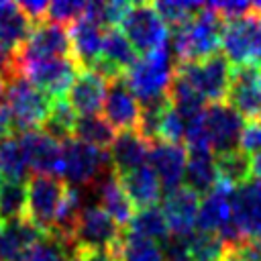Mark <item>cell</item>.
I'll use <instances>...</instances> for the list:
<instances>
[{
	"mask_svg": "<svg viewBox=\"0 0 261 261\" xmlns=\"http://www.w3.org/2000/svg\"><path fill=\"white\" fill-rule=\"evenodd\" d=\"M124 230L145 237V239H151V241H161V243H165L171 234L169 224L163 216V210L157 204L147 206V208H137L135 216L130 218V222L126 224Z\"/></svg>",
	"mask_w": 261,
	"mask_h": 261,
	"instance_id": "f1b7e54d",
	"label": "cell"
},
{
	"mask_svg": "<svg viewBox=\"0 0 261 261\" xmlns=\"http://www.w3.org/2000/svg\"><path fill=\"white\" fill-rule=\"evenodd\" d=\"M241 149L251 157L261 155V122L259 120H249L245 124V130L241 137Z\"/></svg>",
	"mask_w": 261,
	"mask_h": 261,
	"instance_id": "b9f144b4",
	"label": "cell"
},
{
	"mask_svg": "<svg viewBox=\"0 0 261 261\" xmlns=\"http://www.w3.org/2000/svg\"><path fill=\"white\" fill-rule=\"evenodd\" d=\"M169 100H171V106L175 108V112L186 120L194 118V116H200L204 114L206 106H204V98L181 77V75H173V82H171V88H169Z\"/></svg>",
	"mask_w": 261,
	"mask_h": 261,
	"instance_id": "836d02e7",
	"label": "cell"
},
{
	"mask_svg": "<svg viewBox=\"0 0 261 261\" xmlns=\"http://www.w3.org/2000/svg\"><path fill=\"white\" fill-rule=\"evenodd\" d=\"M251 161H253V175H255L257 179H261V155L251 157Z\"/></svg>",
	"mask_w": 261,
	"mask_h": 261,
	"instance_id": "f6af8a7d",
	"label": "cell"
},
{
	"mask_svg": "<svg viewBox=\"0 0 261 261\" xmlns=\"http://www.w3.org/2000/svg\"><path fill=\"white\" fill-rule=\"evenodd\" d=\"M188 159H190V151L186 145L167 143V141H155L149 145L147 163L159 177V184L165 192L181 188V179H186Z\"/></svg>",
	"mask_w": 261,
	"mask_h": 261,
	"instance_id": "4fadbf2b",
	"label": "cell"
},
{
	"mask_svg": "<svg viewBox=\"0 0 261 261\" xmlns=\"http://www.w3.org/2000/svg\"><path fill=\"white\" fill-rule=\"evenodd\" d=\"M137 61H139V53L133 47V43L126 39V35L120 29H106L102 57L92 69H96L106 80H114L118 75H124Z\"/></svg>",
	"mask_w": 261,
	"mask_h": 261,
	"instance_id": "ac0fdd59",
	"label": "cell"
},
{
	"mask_svg": "<svg viewBox=\"0 0 261 261\" xmlns=\"http://www.w3.org/2000/svg\"><path fill=\"white\" fill-rule=\"evenodd\" d=\"M75 120H77V114L73 112V108L69 106V102L65 98L61 100H55L53 106H51V112L49 116L45 118L41 130H45L49 137H53L55 141L63 143L67 139L73 137V128H75Z\"/></svg>",
	"mask_w": 261,
	"mask_h": 261,
	"instance_id": "e575fe53",
	"label": "cell"
},
{
	"mask_svg": "<svg viewBox=\"0 0 261 261\" xmlns=\"http://www.w3.org/2000/svg\"><path fill=\"white\" fill-rule=\"evenodd\" d=\"M149 145L139 130H122L116 135L114 143L110 145V161L116 175H124L141 165H147Z\"/></svg>",
	"mask_w": 261,
	"mask_h": 261,
	"instance_id": "d4e9b609",
	"label": "cell"
},
{
	"mask_svg": "<svg viewBox=\"0 0 261 261\" xmlns=\"http://www.w3.org/2000/svg\"><path fill=\"white\" fill-rule=\"evenodd\" d=\"M204 124L208 133L210 151L214 157L241 149V137L245 130V116L228 102H214L206 106Z\"/></svg>",
	"mask_w": 261,
	"mask_h": 261,
	"instance_id": "8fae6325",
	"label": "cell"
},
{
	"mask_svg": "<svg viewBox=\"0 0 261 261\" xmlns=\"http://www.w3.org/2000/svg\"><path fill=\"white\" fill-rule=\"evenodd\" d=\"M112 171L110 153L96 149L75 137L61 143V175L63 181L75 190L94 186Z\"/></svg>",
	"mask_w": 261,
	"mask_h": 261,
	"instance_id": "3957f363",
	"label": "cell"
},
{
	"mask_svg": "<svg viewBox=\"0 0 261 261\" xmlns=\"http://www.w3.org/2000/svg\"><path fill=\"white\" fill-rule=\"evenodd\" d=\"M71 55L82 67H94L102 57L104 31L94 20L82 16L69 27Z\"/></svg>",
	"mask_w": 261,
	"mask_h": 261,
	"instance_id": "cb8c5ba5",
	"label": "cell"
},
{
	"mask_svg": "<svg viewBox=\"0 0 261 261\" xmlns=\"http://www.w3.org/2000/svg\"><path fill=\"white\" fill-rule=\"evenodd\" d=\"M120 31L126 35V39L133 43L137 53H153L169 45V29L165 20L159 16L153 4L139 2L130 4Z\"/></svg>",
	"mask_w": 261,
	"mask_h": 261,
	"instance_id": "9c48e42d",
	"label": "cell"
},
{
	"mask_svg": "<svg viewBox=\"0 0 261 261\" xmlns=\"http://www.w3.org/2000/svg\"><path fill=\"white\" fill-rule=\"evenodd\" d=\"M29 167L37 175H61V143L49 137L45 130H27L18 135Z\"/></svg>",
	"mask_w": 261,
	"mask_h": 261,
	"instance_id": "d6986e66",
	"label": "cell"
},
{
	"mask_svg": "<svg viewBox=\"0 0 261 261\" xmlns=\"http://www.w3.org/2000/svg\"><path fill=\"white\" fill-rule=\"evenodd\" d=\"M102 112H104V118L112 124L114 130H118V133L137 130L139 118H141V102L130 92L124 75L108 80Z\"/></svg>",
	"mask_w": 261,
	"mask_h": 261,
	"instance_id": "5bb4252c",
	"label": "cell"
},
{
	"mask_svg": "<svg viewBox=\"0 0 261 261\" xmlns=\"http://www.w3.org/2000/svg\"><path fill=\"white\" fill-rule=\"evenodd\" d=\"M18 6L31 18L33 24H39V22H43L47 18L49 2H45V0H22V2H18Z\"/></svg>",
	"mask_w": 261,
	"mask_h": 261,
	"instance_id": "7bdbcfd3",
	"label": "cell"
},
{
	"mask_svg": "<svg viewBox=\"0 0 261 261\" xmlns=\"http://www.w3.org/2000/svg\"><path fill=\"white\" fill-rule=\"evenodd\" d=\"M53 98L35 88L29 80H24L18 73H8L6 75V94H4V104L12 116V128L14 135L27 133V130H37L43 126L45 118L51 112Z\"/></svg>",
	"mask_w": 261,
	"mask_h": 261,
	"instance_id": "7a4b0ae2",
	"label": "cell"
},
{
	"mask_svg": "<svg viewBox=\"0 0 261 261\" xmlns=\"http://www.w3.org/2000/svg\"><path fill=\"white\" fill-rule=\"evenodd\" d=\"M208 6L224 22L237 20V18H241V16H245V14H249L253 10V4H249V2H234V0H230V2H208Z\"/></svg>",
	"mask_w": 261,
	"mask_h": 261,
	"instance_id": "60d3db41",
	"label": "cell"
},
{
	"mask_svg": "<svg viewBox=\"0 0 261 261\" xmlns=\"http://www.w3.org/2000/svg\"><path fill=\"white\" fill-rule=\"evenodd\" d=\"M90 192L96 194V198H98L96 204L102 206L118 226L128 224L130 218H133L135 212H137V210H135V204L130 202V198H128L126 190L122 188L120 177L116 175L114 169H112L108 175H104V177L94 186V190H90Z\"/></svg>",
	"mask_w": 261,
	"mask_h": 261,
	"instance_id": "603a6c76",
	"label": "cell"
},
{
	"mask_svg": "<svg viewBox=\"0 0 261 261\" xmlns=\"http://www.w3.org/2000/svg\"><path fill=\"white\" fill-rule=\"evenodd\" d=\"M43 237L45 232L27 216L0 222V261H18Z\"/></svg>",
	"mask_w": 261,
	"mask_h": 261,
	"instance_id": "7402d4cb",
	"label": "cell"
},
{
	"mask_svg": "<svg viewBox=\"0 0 261 261\" xmlns=\"http://www.w3.org/2000/svg\"><path fill=\"white\" fill-rule=\"evenodd\" d=\"M122 188L126 190L130 202L135 204V208H147V206H155V202L161 200V184L159 177L155 175V171L151 169V165H141L124 175H118Z\"/></svg>",
	"mask_w": 261,
	"mask_h": 261,
	"instance_id": "4316f807",
	"label": "cell"
},
{
	"mask_svg": "<svg viewBox=\"0 0 261 261\" xmlns=\"http://www.w3.org/2000/svg\"><path fill=\"white\" fill-rule=\"evenodd\" d=\"M116 261H165L163 249L157 241L133 234L122 228L120 243L114 251Z\"/></svg>",
	"mask_w": 261,
	"mask_h": 261,
	"instance_id": "f546056e",
	"label": "cell"
},
{
	"mask_svg": "<svg viewBox=\"0 0 261 261\" xmlns=\"http://www.w3.org/2000/svg\"><path fill=\"white\" fill-rule=\"evenodd\" d=\"M33 27L35 24L22 12L18 2L0 0V47L14 53L24 45Z\"/></svg>",
	"mask_w": 261,
	"mask_h": 261,
	"instance_id": "484cf974",
	"label": "cell"
},
{
	"mask_svg": "<svg viewBox=\"0 0 261 261\" xmlns=\"http://www.w3.org/2000/svg\"><path fill=\"white\" fill-rule=\"evenodd\" d=\"M4 94H6V73L0 69V104L4 100Z\"/></svg>",
	"mask_w": 261,
	"mask_h": 261,
	"instance_id": "bcb514c9",
	"label": "cell"
},
{
	"mask_svg": "<svg viewBox=\"0 0 261 261\" xmlns=\"http://www.w3.org/2000/svg\"><path fill=\"white\" fill-rule=\"evenodd\" d=\"M253 6H255V10H257V12H259V16H261V2H257V4H253Z\"/></svg>",
	"mask_w": 261,
	"mask_h": 261,
	"instance_id": "7dc6e473",
	"label": "cell"
},
{
	"mask_svg": "<svg viewBox=\"0 0 261 261\" xmlns=\"http://www.w3.org/2000/svg\"><path fill=\"white\" fill-rule=\"evenodd\" d=\"M198 208H200V196L186 186L165 192L161 196V210L169 224L171 234L190 237L196 228Z\"/></svg>",
	"mask_w": 261,
	"mask_h": 261,
	"instance_id": "e0dca14e",
	"label": "cell"
},
{
	"mask_svg": "<svg viewBox=\"0 0 261 261\" xmlns=\"http://www.w3.org/2000/svg\"><path fill=\"white\" fill-rule=\"evenodd\" d=\"M8 135H14V128H12V116L6 108V104L2 102L0 104V139L8 137Z\"/></svg>",
	"mask_w": 261,
	"mask_h": 261,
	"instance_id": "ee69618b",
	"label": "cell"
},
{
	"mask_svg": "<svg viewBox=\"0 0 261 261\" xmlns=\"http://www.w3.org/2000/svg\"><path fill=\"white\" fill-rule=\"evenodd\" d=\"M86 4L88 2H82V0H53V2H49L45 20H51V22H57L63 27L73 24L77 18L84 16Z\"/></svg>",
	"mask_w": 261,
	"mask_h": 261,
	"instance_id": "ab89813d",
	"label": "cell"
},
{
	"mask_svg": "<svg viewBox=\"0 0 261 261\" xmlns=\"http://www.w3.org/2000/svg\"><path fill=\"white\" fill-rule=\"evenodd\" d=\"M49 57H73L71 55V37L67 27L43 20L33 27L29 39L20 49L14 51V59H49Z\"/></svg>",
	"mask_w": 261,
	"mask_h": 261,
	"instance_id": "7c38bea8",
	"label": "cell"
},
{
	"mask_svg": "<svg viewBox=\"0 0 261 261\" xmlns=\"http://www.w3.org/2000/svg\"><path fill=\"white\" fill-rule=\"evenodd\" d=\"M186 188L196 192L200 198L208 194L220 179L216 169V157L210 151H190L186 167Z\"/></svg>",
	"mask_w": 261,
	"mask_h": 261,
	"instance_id": "83f0119b",
	"label": "cell"
},
{
	"mask_svg": "<svg viewBox=\"0 0 261 261\" xmlns=\"http://www.w3.org/2000/svg\"><path fill=\"white\" fill-rule=\"evenodd\" d=\"M257 116H259V122H261V104H259V112H257Z\"/></svg>",
	"mask_w": 261,
	"mask_h": 261,
	"instance_id": "681fc988",
	"label": "cell"
},
{
	"mask_svg": "<svg viewBox=\"0 0 261 261\" xmlns=\"http://www.w3.org/2000/svg\"><path fill=\"white\" fill-rule=\"evenodd\" d=\"M29 159L18 135L0 139V171L10 181H24L29 173Z\"/></svg>",
	"mask_w": 261,
	"mask_h": 261,
	"instance_id": "4dcf8cb0",
	"label": "cell"
},
{
	"mask_svg": "<svg viewBox=\"0 0 261 261\" xmlns=\"http://www.w3.org/2000/svg\"><path fill=\"white\" fill-rule=\"evenodd\" d=\"M216 169H218V179L239 188L243 184H247L253 175V161L251 155H247L243 149L224 153L216 157Z\"/></svg>",
	"mask_w": 261,
	"mask_h": 261,
	"instance_id": "d6a6232c",
	"label": "cell"
},
{
	"mask_svg": "<svg viewBox=\"0 0 261 261\" xmlns=\"http://www.w3.org/2000/svg\"><path fill=\"white\" fill-rule=\"evenodd\" d=\"M234 194L237 188L218 181L208 194L200 198V208H198V220L196 228L202 232L218 234L222 232L228 224H232V214H234Z\"/></svg>",
	"mask_w": 261,
	"mask_h": 261,
	"instance_id": "9a60e30c",
	"label": "cell"
},
{
	"mask_svg": "<svg viewBox=\"0 0 261 261\" xmlns=\"http://www.w3.org/2000/svg\"><path fill=\"white\" fill-rule=\"evenodd\" d=\"M108 80L92 67H80L65 100L77 116H94L102 110Z\"/></svg>",
	"mask_w": 261,
	"mask_h": 261,
	"instance_id": "2e32d148",
	"label": "cell"
},
{
	"mask_svg": "<svg viewBox=\"0 0 261 261\" xmlns=\"http://www.w3.org/2000/svg\"><path fill=\"white\" fill-rule=\"evenodd\" d=\"M77 71L80 63L73 57H49L29 61H18L12 57V67L8 73H18L53 100H61L67 96Z\"/></svg>",
	"mask_w": 261,
	"mask_h": 261,
	"instance_id": "5b68a950",
	"label": "cell"
},
{
	"mask_svg": "<svg viewBox=\"0 0 261 261\" xmlns=\"http://www.w3.org/2000/svg\"><path fill=\"white\" fill-rule=\"evenodd\" d=\"M27 214V184L6 179L0 190V222L16 220Z\"/></svg>",
	"mask_w": 261,
	"mask_h": 261,
	"instance_id": "d590c367",
	"label": "cell"
},
{
	"mask_svg": "<svg viewBox=\"0 0 261 261\" xmlns=\"http://www.w3.org/2000/svg\"><path fill=\"white\" fill-rule=\"evenodd\" d=\"M153 6L159 12V16L165 20V24L173 29H179L186 22H190L204 8V4L190 0H163V2H155Z\"/></svg>",
	"mask_w": 261,
	"mask_h": 261,
	"instance_id": "74e56055",
	"label": "cell"
},
{
	"mask_svg": "<svg viewBox=\"0 0 261 261\" xmlns=\"http://www.w3.org/2000/svg\"><path fill=\"white\" fill-rule=\"evenodd\" d=\"M222 31L224 20L208 4H204V8L190 22L173 29L171 53L175 55L177 63L202 61L218 53V47L222 45Z\"/></svg>",
	"mask_w": 261,
	"mask_h": 261,
	"instance_id": "6da1fadb",
	"label": "cell"
},
{
	"mask_svg": "<svg viewBox=\"0 0 261 261\" xmlns=\"http://www.w3.org/2000/svg\"><path fill=\"white\" fill-rule=\"evenodd\" d=\"M73 137L96 147V149H102L106 151L114 139H116V133L112 128V124L100 116V114H94V116H77L75 120V128H73Z\"/></svg>",
	"mask_w": 261,
	"mask_h": 261,
	"instance_id": "1f68e13d",
	"label": "cell"
},
{
	"mask_svg": "<svg viewBox=\"0 0 261 261\" xmlns=\"http://www.w3.org/2000/svg\"><path fill=\"white\" fill-rule=\"evenodd\" d=\"M4 181H6V177L2 175V171H0V190H2V186H4Z\"/></svg>",
	"mask_w": 261,
	"mask_h": 261,
	"instance_id": "c3c4849f",
	"label": "cell"
},
{
	"mask_svg": "<svg viewBox=\"0 0 261 261\" xmlns=\"http://www.w3.org/2000/svg\"><path fill=\"white\" fill-rule=\"evenodd\" d=\"M228 104L245 118H255L261 104V67H232Z\"/></svg>",
	"mask_w": 261,
	"mask_h": 261,
	"instance_id": "44dd1931",
	"label": "cell"
},
{
	"mask_svg": "<svg viewBox=\"0 0 261 261\" xmlns=\"http://www.w3.org/2000/svg\"><path fill=\"white\" fill-rule=\"evenodd\" d=\"M69 186L57 175H31L27 181V218L41 228L45 234H51L59 208L65 200Z\"/></svg>",
	"mask_w": 261,
	"mask_h": 261,
	"instance_id": "ba28073f",
	"label": "cell"
},
{
	"mask_svg": "<svg viewBox=\"0 0 261 261\" xmlns=\"http://www.w3.org/2000/svg\"><path fill=\"white\" fill-rule=\"evenodd\" d=\"M175 73L181 75L210 104L224 102V98H228L232 65L222 53H214L202 61L177 63Z\"/></svg>",
	"mask_w": 261,
	"mask_h": 261,
	"instance_id": "52a82bcc",
	"label": "cell"
},
{
	"mask_svg": "<svg viewBox=\"0 0 261 261\" xmlns=\"http://www.w3.org/2000/svg\"><path fill=\"white\" fill-rule=\"evenodd\" d=\"M75 249L55 234H45L18 261H67Z\"/></svg>",
	"mask_w": 261,
	"mask_h": 261,
	"instance_id": "8d00e7d4",
	"label": "cell"
},
{
	"mask_svg": "<svg viewBox=\"0 0 261 261\" xmlns=\"http://www.w3.org/2000/svg\"><path fill=\"white\" fill-rule=\"evenodd\" d=\"M173 75H175V67L171 65V47L167 45L159 51L143 55L124 73V80L130 92L143 104L167 96Z\"/></svg>",
	"mask_w": 261,
	"mask_h": 261,
	"instance_id": "277c9868",
	"label": "cell"
},
{
	"mask_svg": "<svg viewBox=\"0 0 261 261\" xmlns=\"http://www.w3.org/2000/svg\"><path fill=\"white\" fill-rule=\"evenodd\" d=\"M190 243V253L194 261H222L226 253V245L218 234L194 230L188 237Z\"/></svg>",
	"mask_w": 261,
	"mask_h": 261,
	"instance_id": "f35d334b",
	"label": "cell"
},
{
	"mask_svg": "<svg viewBox=\"0 0 261 261\" xmlns=\"http://www.w3.org/2000/svg\"><path fill=\"white\" fill-rule=\"evenodd\" d=\"M120 237H122V228L110 218V214L102 206L94 202L82 208L73 228L71 245L73 249H80V251L102 249V251L114 253L120 243Z\"/></svg>",
	"mask_w": 261,
	"mask_h": 261,
	"instance_id": "30bf717a",
	"label": "cell"
},
{
	"mask_svg": "<svg viewBox=\"0 0 261 261\" xmlns=\"http://www.w3.org/2000/svg\"><path fill=\"white\" fill-rule=\"evenodd\" d=\"M220 47L232 67H261V16L255 6L249 14L224 22Z\"/></svg>",
	"mask_w": 261,
	"mask_h": 261,
	"instance_id": "8992f818",
	"label": "cell"
},
{
	"mask_svg": "<svg viewBox=\"0 0 261 261\" xmlns=\"http://www.w3.org/2000/svg\"><path fill=\"white\" fill-rule=\"evenodd\" d=\"M232 220L247 241H261V179H249L237 188Z\"/></svg>",
	"mask_w": 261,
	"mask_h": 261,
	"instance_id": "ffe728a7",
	"label": "cell"
}]
</instances>
